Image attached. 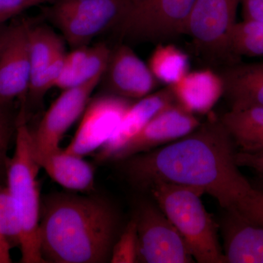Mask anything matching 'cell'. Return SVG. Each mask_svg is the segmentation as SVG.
Segmentation results:
<instances>
[{
  "instance_id": "1",
  "label": "cell",
  "mask_w": 263,
  "mask_h": 263,
  "mask_svg": "<svg viewBox=\"0 0 263 263\" xmlns=\"http://www.w3.org/2000/svg\"><path fill=\"white\" fill-rule=\"evenodd\" d=\"M236 152L219 117L210 113L187 136L121 162L137 187L146 190L156 181L190 186L209 194L226 210L253 188L238 169Z\"/></svg>"
},
{
  "instance_id": "2",
  "label": "cell",
  "mask_w": 263,
  "mask_h": 263,
  "mask_svg": "<svg viewBox=\"0 0 263 263\" xmlns=\"http://www.w3.org/2000/svg\"><path fill=\"white\" fill-rule=\"evenodd\" d=\"M119 218L110 202L67 193L41 200L40 249L53 263H104L110 259Z\"/></svg>"
},
{
  "instance_id": "3",
  "label": "cell",
  "mask_w": 263,
  "mask_h": 263,
  "mask_svg": "<svg viewBox=\"0 0 263 263\" xmlns=\"http://www.w3.org/2000/svg\"><path fill=\"white\" fill-rule=\"evenodd\" d=\"M157 205L182 235L195 260L227 263L215 221L207 212L197 189L156 181L146 189Z\"/></svg>"
},
{
  "instance_id": "4",
  "label": "cell",
  "mask_w": 263,
  "mask_h": 263,
  "mask_svg": "<svg viewBox=\"0 0 263 263\" xmlns=\"http://www.w3.org/2000/svg\"><path fill=\"white\" fill-rule=\"evenodd\" d=\"M15 141L14 153L8 162L6 185L22 228L21 262L46 263L39 242L41 198L37 175L41 167L34 159L32 133L26 121L19 122Z\"/></svg>"
},
{
  "instance_id": "5",
  "label": "cell",
  "mask_w": 263,
  "mask_h": 263,
  "mask_svg": "<svg viewBox=\"0 0 263 263\" xmlns=\"http://www.w3.org/2000/svg\"><path fill=\"white\" fill-rule=\"evenodd\" d=\"M127 0H53L43 14L72 48L88 46L105 31L122 24Z\"/></svg>"
},
{
  "instance_id": "6",
  "label": "cell",
  "mask_w": 263,
  "mask_h": 263,
  "mask_svg": "<svg viewBox=\"0 0 263 263\" xmlns=\"http://www.w3.org/2000/svg\"><path fill=\"white\" fill-rule=\"evenodd\" d=\"M240 0H196L189 18L187 35L194 51L211 68L235 62L230 50Z\"/></svg>"
},
{
  "instance_id": "7",
  "label": "cell",
  "mask_w": 263,
  "mask_h": 263,
  "mask_svg": "<svg viewBox=\"0 0 263 263\" xmlns=\"http://www.w3.org/2000/svg\"><path fill=\"white\" fill-rule=\"evenodd\" d=\"M135 216L138 229V262H194L193 254L182 235L156 202H142Z\"/></svg>"
},
{
  "instance_id": "8",
  "label": "cell",
  "mask_w": 263,
  "mask_h": 263,
  "mask_svg": "<svg viewBox=\"0 0 263 263\" xmlns=\"http://www.w3.org/2000/svg\"><path fill=\"white\" fill-rule=\"evenodd\" d=\"M133 103V100L105 93L90 99L75 136L64 151L84 157L100 149L113 136Z\"/></svg>"
},
{
  "instance_id": "9",
  "label": "cell",
  "mask_w": 263,
  "mask_h": 263,
  "mask_svg": "<svg viewBox=\"0 0 263 263\" xmlns=\"http://www.w3.org/2000/svg\"><path fill=\"white\" fill-rule=\"evenodd\" d=\"M102 76L87 84L64 90L44 114L32 133L34 156L46 155L59 149L64 135L81 117Z\"/></svg>"
},
{
  "instance_id": "10",
  "label": "cell",
  "mask_w": 263,
  "mask_h": 263,
  "mask_svg": "<svg viewBox=\"0 0 263 263\" xmlns=\"http://www.w3.org/2000/svg\"><path fill=\"white\" fill-rule=\"evenodd\" d=\"M158 84L148 65L125 43L111 48L99 83L101 93L132 100L150 95Z\"/></svg>"
},
{
  "instance_id": "11",
  "label": "cell",
  "mask_w": 263,
  "mask_h": 263,
  "mask_svg": "<svg viewBox=\"0 0 263 263\" xmlns=\"http://www.w3.org/2000/svg\"><path fill=\"white\" fill-rule=\"evenodd\" d=\"M201 124L196 115L176 103L157 114L136 136L120 148L111 161L155 149L187 136Z\"/></svg>"
},
{
  "instance_id": "12",
  "label": "cell",
  "mask_w": 263,
  "mask_h": 263,
  "mask_svg": "<svg viewBox=\"0 0 263 263\" xmlns=\"http://www.w3.org/2000/svg\"><path fill=\"white\" fill-rule=\"evenodd\" d=\"M196 0H158L122 39L157 44L187 34L189 18Z\"/></svg>"
},
{
  "instance_id": "13",
  "label": "cell",
  "mask_w": 263,
  "mask_h": 263,
  "mask_svg": "<svg viewBox=\"0 0 263 263\" xmlns=\"http://www.w3.org/2000/svg\"><path fill=\"white\" fill-rule=\"evenodd\" d=\"M29 22H17L14 33L0 54V102L20 101L19 114L23 112L31 79L29 51Z\"/></svg>"
},
{
  "instance_id": "14",
  "label": "cell",
  "mask_w": 263,
  "mask_h": 263,
  "mask_svg": "<svg viewBox=\"0 0 263 263\" xmlns=\"http://www.w3.org/2000/svg\"><path fill=\"white\" fill-rule=\"evenodd\" d=\"M176 103L171 86L151 93L133 103L113 136L98 150L95 160L98 162L111 161L118 151L142 130L153 118Z\"/></svg>"
},
{
  "instance_id": "15",
  "label": "cell",
  "mask_w": 263,
  "mask_h": 263,
  "mask_svg": "<svg viewBox=\"0 0 263 263\" xmlns=\"http://www.w3.org/2000/svg\"><path fill=\"white\" fill-rule=\"evenodd\" d=\"M221 229L229 263H263V226L235 209H226Z\"/></svg>"
},
{
  "instance_id": "16",
  "label": "cell",
  "mask_w": 263,
  "mask_h": 263,
  "mask_svg": "<svg viewBox=\"0 0 263 263\" xmlns=\"http://www.w3.org/2000/svg\"><path fill=\"white\" fill-rule=\"evenodd\" d=\"M171 86L176 103L195 115L210 114L224 95L220 74L211 67L190 71Z\"/></svg>"
},
{
  "instance_id": "17",
  "label": "cell",
  "mask_w": 263,
  "mask_h": 263,
  "mask_svg": "<svg viewBox=\"0 0 263 263\" xmlns=\"http://www.w3.org/2000/svg\"><path fill=\"white\" fill-rule=\"evenodd\" d=\"M224 95L230 109L263 107V61L238 62L220 69Z\"/></svg>"
},
{
  "instance_id": "18",
  "label": "cell",
  "mask_w": 263,
  "mask_h": 263,
  "mask_svg": "<svg viewBox=\"0 0 263 263\" xmlns=\"http://www.w3.org/2000/svg\"><path fill=\"white\" fill-rule=\"evenodd\" d=\"M110 50L108 45L100 43L93 46L73 48L70 53H66L55 87L64 91L82 86L103 76Z\"/></svg>"
},
{
  "instance_id": "19",
  "label": "cell",
  "mask_w": 263,
  "mask_h": 263,
  "mask_svg": "<svg viewBox=\"0 0 263 263\" xmlns=\"http://www.w3.org/2000/svg\"><path fill=\"white\" fill-rule=\"evenodd\" d=\"M34 157L40 167L62 187L81 193L94 190V168L83 157L66 153L60 148Z\"/></svg>"
},
{
  "instance_id": "20",
  "label": "cell",
  "mask_w": 263,
  "mask_h": 263,
  "mask_svg": "<svg viewBox=\"0 0 263 263\" xmlns=\"http://www.w3.org/2000/svg\"><path fill=\"white\" fill-rule=\"evenodd\" d=\"M237 152H263V107L230 109L219 117Z\"/></svg>"
},
{
  "instance_id": "21",
  "label": "cell",
  "mask_w": 263,
  "mask_h": 263,
  "mask_svg": "<svg viewBox=\"0 0 263 263\" xmlns=\"http://www.w3.org/2000/svg\"><path fill=\"white\" fill-rule=\"evenodd\" d=\"M31 76L51 65L65 55L64 42L56 32L46 25H32L28 27Z\"/></svg>"
},
{
  "instance_id": "22",
  "label": "cell",
  "mask_w": 263,
  "mask_h": 263,
  "mask_svg": "<svg viewBox=\"0 0 263 263\" xmlns=\"http://www.w3.org/2000/svg\"><path fill=\"white\" fill-rule=\"evenodd\" d=\"M148 66L159 83L172 86L190 72V58L174 45L161 43L152 51Z\"/></svg>"
},
{
  "instance_id": "23",
  "label": "cell",
  "mask_w": 263,
  "mask_h": 263,
  "mask_svg": "<svg viewBox=\"0 0 263 263\" xmlns=\"http://www.w3.org/2000/svg\"><path fill=\"white\" fill-rule=\"evenodd\" d=\"M230 50L236 62L241 57H263V23L245 19L237 22L230 36Z\"/></svg>"
},
{
  "instance_id": "24",
  "label": "cell",
  "mask_w": 263,
  "mask_h": 263,
  "mask_svg": "<svg viewBox=\"0 0 263 263\" xmlns=\"http://www.w3.org/2000/svg\"><path fill=\"white\" fill-rule=\"evenodd\" d=\"M18 110L13 103L0 102V184L6 185L10 144L16 136Z\"/></svg>"
},
{
  "instance_id": "25",
  "label": "cell",
  "mask_w": 263,
  "mask_h": 263,
  "mask_svg": "<svg viewBox=\"0 0 263 263\" xmlns=\"http://www.w3.org/2000/svg\"><path fill=\"white\" fill-rule=\"evenodd\" d=\"M0 235L10 249L20 248L22 228L15 202L7 185L0 184Z\"/></svg>"
},
{
  "instance_id": "26",
  "label": "cell",
  "mask_w": 263,
  "mask_h": 263,
  "mask_svg": "<svg viewBox=\"0 0 263 263\" xmlns=\"http://www.w3.org/2000/svg\"><path fill=\"white\" fill-rule=\"evenodd\" d=\"M110 262H138V238L136 216L129 221L122 235L114 243Z\"/></svg>"
},
{
  "instance_id": "27",
  "label": "cell",
  "mask_w": 263,
  "mask_h": 263,
  "mask_svg": "<svg viewBox=\"0 0 263 263\" xmlns=\"http://www.w3.org/2000/svg\"><path fill=\"white\" fill-rule=\"evenodd\" d=\"M232 209H236L250 220L263 226V190L252 188Z\"/></svg>"
},
{
  "instance_id": "28",
  "label": "cell",
  "mask_w": 263,
  "mask_h": 263,
  "mask_svg": "<svg viewBox=\"0 0 263 263\" xmlns=\"http://www.w3.org/2000/svg\"><path fill=\"white\" fill-rule=\"evenodd\" d=\"M46 0H0V24Z\"/></svg>"
},
{
  "instance_id": "29",
  "label": "cell",
  "mask_w": 263,
  "mask_h": 263,
  "mask_svg": "<svg viewBox=\"0 0 263 263\" xmlns=\"http://www.w3.org/2000/svg\"><path fill=\"white\" fill-rule=\"evenodd\" d=\"M235 162L238 167L253 170L259 176H263V152L249 154L236 152Z\"/></svg>"
},
{
  "instance_id": "30",
  "label": "cell",
  "mask_w": 263,
  "mask_h": 263,
  "mask_svg": "<svg viewBox=\"0 0 263 263\" xmlns=\"http://www.w3.org/2000/svg\"><path fill=\"white\" fill-rule=\"evenodd\" d=\"M245 20L263 23V0H240Z\"/></svg>"
},
{
  "instance_id": "31",
  "label": "cell",
  "mask_w": 263,
  "mask_h": 263,
  "mask_svg": "<svg viewBox=\"0 0 263 263\" xmlns=\"http://www.w3.org/2000/svg\"><path fill=\"white\" fill-rule=\"evenodd\" d=\"M15 25L16 23L10 25H5L4 23L0 24V54L13 37Z\"/></svg>"
},
{
  "instance_id": "32",
  "label": "cell",
  "mask_w": 263,
  "mask_h": 263,
  "mask_svg": "<svg viewBox=\"0 0 263 263\" xmlns=\"http://www.w3.org/2000/svg\"><path fill=\"white\" fill-rule=\"evenodd\" d=\"M10 247L0 235V263L12 262L10 257Z\"/></svg>"
},
{
  "instance_id": "33",
  "label": "cell",
  "mask_w": 263,
  "mask_h": 263,
  "mask_svg": "<svg viewBox=\"0 0 263 263\" xmlns=\"http://www.w3.org/2000/svg\"><path fill=\"white\" fill-rule=\"evenodd\" d=\"M260 179L257 181V183L258 184L257 185H252V186L254 188L259 189V190H263V176H260Z\"/></svg>"
}]
</instances>
